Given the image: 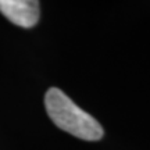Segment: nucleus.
Here are the masks:
<instances>
[{"label":"nucleus","mask_w":150,"mask_h":150,"mask_svg":"<svg viewBox=\"0 0 150 150\" xmlns=\"http://www.w3.org/2000/svg\"><path fill=\"white\" fill-rule=\"evenodd\" d=\"M0 13L21 28L35 27L40 16L36 0H0Z\"/></svg>","instance_id":"f03ea898"},{"label":"nucleus","mask_w":150,"mask_h":150,"mask_svg":"<svg viewBox=\"0 0 150 150\" xmlns=\"http://www.w3.org/2000/svg\"><path fill=\"white\" fill-rule=\"evenodd\" d=\"M45 107L56 127L79 139L100 140L104 135L102 125L59 88H50L46 92Z\"/></svg>","instance_id":"f257e3e1"}]
</instances>
